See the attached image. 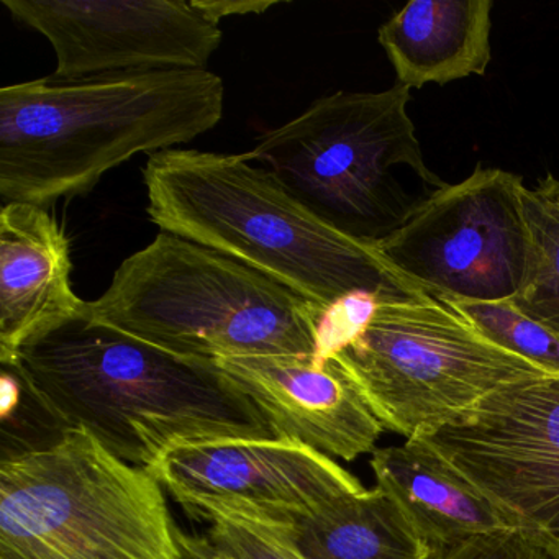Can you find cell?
<instances>
[{
    "mask_svg": "<svg viewBox=\"0 0 559 559\" xmlns=\"http://www.w3.org/2000/svg\"><path fill=\"white\" fill-rule=\"evenodd\" d=\"M63 430H84L152 469L179 444L274 438L266 417L214 361L185 358L81 316L28 342L14 365Z\"/></svg>",
    "mask_w": 559,
    "mask_h": 559,
    "instance_id": "cell-1",
    "label": "cell"
},
{
    "mask_svg": "<svg viewBox=\"0 0 559 559\" xmlns=\"http://www.w3.org/2000/svg\"><path fill=\"white\" fill-rule=\"evenodd\" d=\"M224 80L165 70L0 90V195L50 207L93 191L139 153L166 152L224 117Z\"/></svg>",
    "mask_w": 559,
    "mask_h": 559,
    "instance_id": "cell-2",
    "label": "cell"
},
{
    "mask_svg": "<svg viewBox=\"0 0 559 559\" xmlns=\"http://www.w3.org/2000/svg\"><path fill=\"white\" fill-rule=\"evenodd\" d=\"M148 217L283 284L329 313L353 296L379 302L428 296L376 248L317 217L247 155L173 148L143 168Z\"/></svg>",
    "mask_w": 559,
    "mask_h": 559,
    "instance_id": "cell-3",
    "label": "cell"
},
{
    "mask_svg": "<svg viewBox=\"0 0 559 559\" xmlns=\"http://www.w3.org/2000/svg\"><path fill=\"white\" fill-rule=\"evenodd\" d=\"M84 316L185 358H317L325 313L251 267L162 231Z\"/></svg>",
    "mask_w": 559,
    "mask_h": 559,
    "instance_id": "cell-4",
    "label": "cell"
},
{
    "mask_svg": "<svg viewBox=\"0 0 559 559\" xmlns=\"http://www.w3.org/2000/svg\"><path fill=\"white\" fill-rule=\"evenodd\" d=\"M411 90L335 93L247 153L340 234L378 248L441 189L407 114Z\"/></svg>",
    "mask_w": 559,
    "mask_h": 559,
    "instance_id": "cell-5",
    "label": "cell"
},
{
    "mask_svg": "<svg viewBox=\"0 0 559 559\" xmlns=\"http://www.w3.org/2000/svg\"><path fill=\"white\" fill-rule=\"evenodd\" d=\"M165 487L84 430L2 456L0 559H185Z\"/></svg>",
    "mask_w": 559,
    "mask_h": 559,
    "instance_id": "cell-6",
    "label": "cell"
},
{
    "mask_svg": "<svg viewBox=\"0 0 559 559\" xmlns=\"http://www.w3.org/2000/svg\"><path fill=\"white\" fill-rule=\"evenodd\" d=\"M384 430L424 438L516 382L548 374L437 297L376 304L330 356Z\"/></svg>",
    "mask_w": 559,
    "mask_h": 559,
    "instance_id": "cell-7",
    "label": "cell"
},
{
    "mask_svg": "<svg viewBox=\"0 0 559 559\" xmlns=\"http://www.w3.org/2000/svg\"><path fill=\"white\" fill-rule=\"evenodd\" d=\"M523 178L477 165L431 195L376 250L437 299L503 302L522 290L532 257Z\"/></svg>",
    "mask_w": 559,
    "mask_h": 559,
    "instance_id": "cell-8",
    "label": "cell"
},
{
    "mask_svg": "<svg viewBox=\"0 0 559 559\" xmlns=\"http://www.w3.org/2000/svg\"><path fill=\"white\" fill-rule=\"evenodd\" d=\"M420 440L559 559V376L509 385Z\"/></svg>",
    "mask_w": 559,
    "mask_h": 559,
    "instance_id": "cell-9",
    "label": "cell"
},
{
    "mask_svg": "<svg viewBox=\"0 0 559 559\" xmlns=\"http://www.w3.org/2000/svg\"><path fill=\"white\" fill-rule=\"evenodd\" d=\"M12 17L57 55L51 80L207 70L224 40L195 0H4Z\"/></svg>",
    "mask_w": 559,
    "mask_h": 559,
    "instance_id": "cell-10",
    "label": "cell"
},
{
    "mask_svg": "<svg viewBox=\"0 0 559 559\" xmlns=\"http://www.w3.org/2000/svg\"><path fill=\"white\" fill-rule=\"evenodd\" d=\"M150 471L176 502L192 497L230 500L297 525L366 489L335 457L289 438L179 444Z\"/></svg>",
    "mask_w": 559,
    "mask_h": 559,
    "instance_id": "cell-11",
    "label": "cell"
},
{
    "mask_svg": "<svg viewBox=\"0 0 559 559\" xmlns=\"http://www.w3.org/2000/svg\"><path fill=\"white\" fill-rule=\"evenodd\" d=\"M266 417L274 438L355 461L374 453L384 427L332 359L313 356H241L215 361Z\"/></svg>",
    "mask_w": 559,
    "mask_h": 559,
    "instance_id": "cell-12",
    "label": "cell"
},
{
    "mask_svg": "<svg viewBox=\"0 0 559 559\" xmlns=\"http://www.w3.org/2000/svg\"><path fill=\"white\" fill-rule=\"evenodd\" d=\"M70 240L45 207L11 202L0 212V362L12 366L32 340L81 316L71 286Z\"/></svg>",
    "mask_w": 559,
    "mask_h": 559,
    "instance_id": "cell-13",
    "label": "cell"
},
{
    "mask_svg": "<svg viewBox=\"0 0 559 559\" xmlns=\"http://www.w3.org/2000/svg\"><path fill=\"white\" fill-rule=\"evenodd\" d=\"M369 464L376 487L391 497L435 556L479 536L519 532L479 489L420 438L376 448Z\"/></svg>",
    "mask_w": 559,
    "mask_h": 559,
    "instance_id": "cell-14",
    "label": "cell"
},
{
    "mask_svg": "<svg viewBox=\"0 0 559 559\" xmlns=\"http://www.w3.org/2000/svg\"><path fill=\"white\" fill-rule=\"evenodd\" d=\"M490 0H412L381 25L378 40L397 84L420 90L483 76L492 60Z\"/></svg>",
    "mask_w": 559,
    "mask_h": 559,
    "instance_id": "cell-15",
    "label": "cell"
},
{
    "mask_svg": "<svg viewBox=\"0 0 559 559\" xmlns=\"http://www.w3.org/2000/svg\"><path fill=\"white\" fill-rule=\"evenodd\" d=\"M297 526L309 559H435L433 549L379 487L343 497Z\"/></svg>",
    "mask_w": 559,
    "mask_h": 559,
    "instance_id": "cell-16",
    "label": "cell"
},
{
    "mask_svg": "<svg viewBox=\"0 0 559 559\" xmlns=\"http://www.w3.org/2000/svg\"><path fill=\"white\" fill-rule=\"evenodd\" d=\"M522 202L532 257L525 284L510 302L559 340V179L546 175L536 188L523 189Z\"/></svg>",
    "mask_w": 559,
    "mask_h": 559,
    "instance_id": "cell-17",
    "label": "cell"
},
{
    "mask_svg": "<svg viewBox=\"0 0 559 559\" xmlns=\"http://www.w3.org/2000/svg\"><path fill=\"white\" fill-rule=\"evenodd\" d=\"M178 503L192 519L209 522L205 535L235 558L309 559L300 546L297 523L212 497H192Z\"/></svg>",
    "mask_w": 559,
    "mask_h": 559,
    "instance_id": "cell-18",
    "label": "cell"
},
{
    "mask_svg": "<svg viewBox=\"0 0 559 559\" xmlns=\"http://www.w3.org/2000/svg\"><path fill=\"white\" fill-rule=\"evenodd\" d=\"M463 313L487 338L551 376H559V340L551 332L523 316L510 300L466 302L441 299Z\"/></svg>",
    "mask_w": 559,
    "mask_h": 559,
    "instance_id": "cell-19",
    "label": "cell"
},
{
    "mask_svg": "<svg viewBox=\"0 0 559 559\" xmlns=\"http://www.w3.org/2000/svg\"><path fill=\"white\" fill-rule=\"evenodd\" d=\"M209 17L221 24L222 19L231 15L264 14L267 9L276 8L277 0H195Z\"/></svg>",
    "mask_w": 559,
    "mask_h": 559,
    "instance_id": "cell-20",
    "label": "cell"
},
{
    "mask_svg": "<svg viewBox=\"0 0 559 559\" xmlns=\"http://www.w3.org/2000/svg\"><path fill=\"white\" fill-rule=\"evenodd\" d=\"M179 545H181L185 559H238L215 545L207 535H189L178 530Z\"/></svg>",
    "mask_w": 559,
    "mask_h": 559,
    "instance_id": "cell-21",
    "label": "cell"
}]
</instances>
